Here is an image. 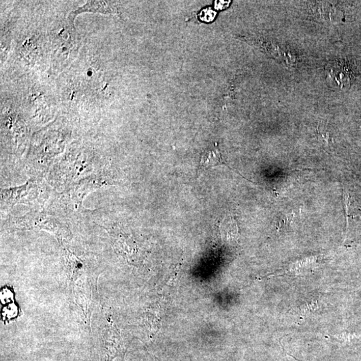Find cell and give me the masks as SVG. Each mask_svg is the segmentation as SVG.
I'll return each instance as SVG.
<instances>
[{
  "instance_id": "cell-1",
  "label": "cell",
  "mask_w": 361,
  "mask_h": 361,
  "mask_svg": "<svg viewBox=\"0 0 361 361\" xmlns=\"http://www.w3.org/2000/svg\"><path fill=\"white\" fill-rule=\"evenodd\" d=\"M221 165L228 166L227 163L224 161L218 147L217 146L211 147L203 153L200 163V171Z\"/></svg>"
},
{
  "instance_id": "cell-2",
  "label": "cell",
  "mask_w": 361,
  "mask_h": 361,
  "mask_svg": "<svg viewBox=\"0 0 361 361\" xmlns=\"http://www.w3.org/2000/svg\"><path fill=\"white\" fill-rule=\"evenodd\" d=\"M221 231L222 236H224L228 241H234L238 240V226L232 217H227L224 220L221 224Z\"/></svg>"
},
{
  "instance_id": "cell-3",
  "label": "cell",
  "mask_w": 361,
  "mask_h": 361,
  "mask_svg": "<svg viewBox=\"0 0 361 361\" xmlns=\"http://www.w3.org/2000/svg\"><path fill=\"white\" fill-rule=\"evenodd\" d=\"M216 13H215L213 10L211 9H206L203 10L200 14L201 20L204 21V22H211L215 18Z\"/></svg>"
},
{
  "instance_id": "cell-4",
  "label": "cell",
  "mask_w": 361,
  "mask_h": 361,
  "mask_svg": "<svg viewBox=\"0 0 361 361\" xmlns=\"http://www.w3.org/2000/svg\"><path fill=\"white\" fill-rule=\"evenodd\" d=\"M294 217V214H293V213H292V214L286 215L285 216L282 217L281 219L280 220L279 226H277L279 230H281L282 228L286 227V226H289L290 224H291L292 220H293Z\"/></svg>"
},
{
  "instance_id": "cell-5",
  "label": "cell",
  "mask_w": 361,
  "mask_h": 361,
  "mask_svg": "<svg viewBox=\"0 0 361 361\" xmlns=\"http://www.w3.org/2000/svg\"><path fill=\"white\" fill-rule=\"evenodd\" d=\"M317 133L318 136H320V137L321 138V140H324L326 143H328L329 142L332 141V138L330 137V135H329L328 132L322 131V130L320 129L319 128H318L317 129Z\"/></svg>"
},
{
  "instance_id": "cell-6",
  "label": "cell",
  "mask_w": 361,
  "mask_h": 361,
  "mask_svg": "<svg viewBox=\"0 0 361 361\" xmlns=\"http://www.w3.org/2000/svg\"><path fill=\"white\" fill-rule=\"evenodd\" d=\"M230 4V2H222L220 1L218 2V3H215V6H220V7L218 8V9H224V8H227L228 6H229Z\"/></svg>"
}]
</instances>
